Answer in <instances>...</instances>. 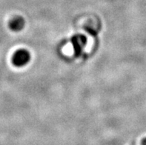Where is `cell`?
Masks as SVG:
<instances>
[{"instance_id": "3", "label": "cell", "mask_w": 146, "mask_h": 145, "mask_svg": "<svg viewBox=\"0 0 146 145\" xmlns=\"http://www.w3.org/2000/svg\"><path fill=\"white\" fill-rule=\"evenodd\" d=\"M25 20L20 17H17L12 19L9 23V27L13 31H19L24 28Z\"/></svg>"}, {"instance_id": "4", "label": "cell", "mask_w": 146, "mask_h": 145, "mask_svg": "<svg viewBox=\"0 0 146 145\" xmlns=\"http://www.w3.org/2000/svg\"><path fill=\"white\" fill-rule=\"evenodd\" d=\"M142 145H146V138L143 140V142H142Z\"/></svg>"}, {"instance_id": "1", "label": "cell", "mask_w": 146, "mask_h": 145, "mask_svg": "<svg viewBox=\"0 0 146 145\" xmlns=\"http://www.w3.org/2000/svg\"><path fill=\"white\" fill-rule=\"evenodd\" d=\"M31 59V55L29 52L26 50H19L16 53L12 59L13 64L17 67L25 66L28 63Z\"/></svg>"}, {"instance_id": "2", "label": "cell", "mask_w": 146, "mask_h": 145, "mask_svg": "<svg viewBox=\"0 0 146 145\" xmlns=\"http://www.w3.org/2000/svg\"><path fill=\"white\" fill-rule=\"evenodd\" d=\"M71 42H72L75 54L76 56L80 55L86 44V42H87L86 37L83 35L74 36L71 39Z\"/></svg>"}]
</instances>
